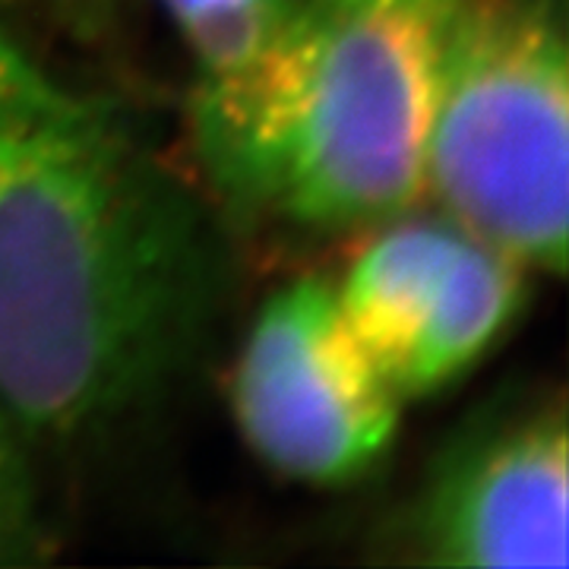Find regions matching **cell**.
Wrapping results in <instances>:
<instances>
[{
  "label": "cell",
  "instance_id": "6da1fadb",
  "mask_svg": "<svg viewBox=\"0 0 569 569\" xmlns=\"http://www.w3.org/2000/svg\"><path fill=\"white\" fill-rule=\"evenodd\" d=\"M216 244L111 104L0 32V402L77 437L164 392L203 336Z\"/></svg>",
  "mask_w": 569,
  "mask_h": 569
},
{
  "label": "cell",
  "instance_id": "7a4b0ae2",
  "mask_svg": "<svg viewBox=\"0 0 569 569\" xmlns=\"http://www.w3.org/2000/svg\"><path fill=\"white\" fill-rule=\"evenodd\" d=\"M298 82L247 203L307 228H361L427 190L449 0H298Z\"/></svg>",
  "mask_w": 569,
  "mask_h": 569
},
{
  "label": "cell",
  "instance_id": "3957f363",
  "mask_svg": "<svg viewBox=\"0 0 569 569\" xmlns=\"http://www.w3.org/2000/svg\"><path fill=\"white\" fill-rule=\"evenodd\" d=\"M427 187L452 222L526 266L563 272L567 41L531 0H449Z\"/></svg>",
  "mask_w": 569,
  "mask_h": 569
},
{
  "label": "cell",
  "instance_id": "277c9868",
  "mask_svg": "<svg viewBox=\"0 0 569 569\" xmlns=\"http://www.w3.org/2000/svg\"><path fill=\"white\" fill-rule=\"evenodd\" d=\"M250 449L305 485H346L387 452L402 399L351 332L326 279L279 288L257 313L231 377Z\"/></svg>",
  "mask_w": 569,
  "mask_h": 569
},
{
  "label": "cell",
  "instance_id": "5b68a950",
  "mask_svg": "<svg viewBox=\"0 0 569 569\" xmlns=\"http://www.w3.org/2000/svg\"><path fill=\"white\" fill-rule=\"evenodd\" d=\"M415 557L437 567L563 569L569 437L563 399H531L466 427L411 516Z\"/></svg>",
  "mask_w": 569,
  "mask_h": 569
},
{
  "label": "cell",
  "instance_id": "8992f818",
  "mask_svg": "<svg viewBox=\"0 0 569 569\" xmlns=\"http://www.w3.org/2000/svg\"><path fill=\"white\" fill-rule=\"evenodd\" d=\"M190 51L206 168L244 200L282 130L298 82V0H162Z\"/></svg>",
  "mask_w": 569,
  "mask_h": 569
},
{
  "label": "cell",
  "instance_id": "52a82bcc",
  "mask_svg": "<svg viewBox=\"0 0 569 569\" xmlns=\"http://www.w3.org/2000/svg\"><path fill=\"white\" fill-rule=\"evenodd\" d=\"M462 234L466 228L452 219L389 224L358 253L342 284H336L351 332L383 370L389 387L440 301Z\"/></svg>",
  "mask_w": 569,
  "mask_h": 569
},
{
  "label": "cell",
  "instance_id": "ba28073f",
  "mask_svg": "<svg viewBox=\"0 0 569 569\" xmlns=\"http://www.w3.org/2000/svg\"><path fill=\"white\" fill-rule=\"evenodd\" d=\"M526 269L522 260L466 228L440 301L396 373L392 387L402 402L443 389L488 355L519 317L526 301Z\"/></svg>",
  "mask_w": 569,
  "mask_h": 569
},
{
  "label": "cell",
  "instance_id": "9c48e42d",
  "mask_svg": "<svg viewBox=\"0 0 569 569\" xmlns=\"http://www.w3.org/2000/svg\"><path fill=\"white\" fill-rule=\"evenodd\" d=\"M22 437V425L0 402V567L36 560L41 545L36 481Z\"/></svg>",
  "mask_w": 569,
  "mask_h": 569
}]
</instances>
